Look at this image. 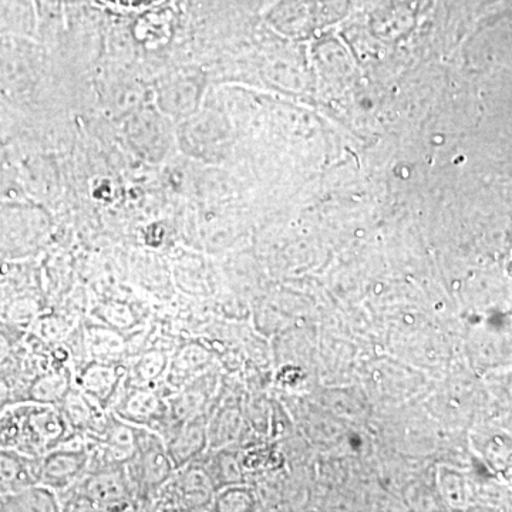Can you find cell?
Here are the masks:
<instances>
[{
    "label": "cell",
    "mask_w": 512,
    "mask_h": 512,
    "mask_svg": "<svg viewBox=\"0 0 512 512\" xmlns=\"http://www.w3.org/2000/svg\"><path fill=\"white\" fill-rule=\"evenodd\" d=\"M173 464L165 441L153 430L137 427L136 451L126 463L134 495L151 498L157 494L173 473Z\"/></svg>",
    "instance_id": "6da1fadb"
},
{
    "label": "cell",
    "mask_w": 512,
    "mask_h": 512,
    "mask_svg": "<svg viewBox=\"0 0 512 512\" xmlns=\"http://www.w3.org/2000/svg\"><path fill=\"white\" fill-rule=\"evenodd\" d=\"M67 491L83 497L92 507V511L127 510L136 497L128 480L126 466L100 467L86 471L79 483Z\"/></svg>",
    "instance_id": "7a4b0ae2"
},
{
    "label": "cell",
    "mask_w": 512,
    "mask_h": 512,
    "mask_svg": "<svg viewBox=\"0 0 512 512\" xmlns=\"http://www.w3.org/2000/svg\"><path fill=\"white\" fill-rule=\"evenodd\" d=\"M90 467L89 448H63L50 450L37 463V483L45 485L55 493H64L79 483Z\"/></svg>",
    "instance_id": "3957f363"
},
{
    "label": "cell",
    "mask_w": 512,
    "mask_h": 512,
    "mask_svg": "<svg viewBox=\"0 0 512 512\" xmlns=\"http://www.w3.org/2000/svg\"><path fill=\"white\" fill-rule=\"evenodd\" d=\"M121 420L146 429H156L165 420V403L147 387L130 390L116 409Z\"/></svg>",
    "instance_id": "277c9868"
},
{
    "label": "cell",
    "mask_w": 512,
    "mask_h": 512,
    "mask_svg": "<svg viewBox=\"0 0 512 512\" xmlns=\"http://www.w3.org/2000/svg\"><path fill=\"white\" fill-rule=\"evenodd\" d=\"M124 370L119 366L100 365L93 363L83 370L80 376V386L84 394L99 403L101 407L117 392V387L123 379Z\"/></svg>",
    "instance_id": "5b68a950"
},
{
    "label": "cell",
    "mask_w": 512,
    "mask_h": 512,
    "mask_svg": "<svg viewBox=\"0 0 512 512\" xmlns=\"http://www.w3.org/2000/svg\"><path fill=\"white\" fill-rule=\"evenodd\" d=\"M165 357L161 353H151L141 359L136 367L137 376L144 380H154L164 372Z\"/></svg>",
    "instance_id": "8992f818"
},
{
    "label": "cell",
    "mask_w": 512,
    "mask_h": 512,
    "mask_svg": "<svg viewBox=\"0 0 512 512\" xmlns=\"http://www.w3.org/2000/svg\"><path fill=\"white\" fill-rule=\"evenodd\" d=\"M107 5L117 6V8L137 9L146 8V6L156 5L161 0H100Z\"/></svg>",
    "instance_id": "52a82bcc"
}]
</instances>
